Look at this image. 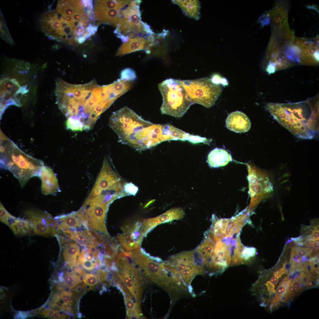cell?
Segmentation results:
<instances>
[{
	"label": "cell",
	"mask_w": 319,
	"mask_h": 319,
	"mask_svg": "<svg viewBox=\"0 0 319 319\" xmlns=\"http://www.w3.org/2000/svg\"><path fill=\"white\" fill-rule=\"evenodd\" d=\"M56 92L58 107L67 119L66 128L73 131L92 129L113 104L105 97L103 86L98 84L95 80L77 84L58 79Z\"/></svg>",
	"instance_id": "obj_1"
},
{
	"label": "cell",
	"mask_w": 319,
	"mask_h": 319,
	"mask_svg": "<svg viewBox=\"0 0 319 319\" xmlns=\"http://www.w3.org/2000/svg\"><path fill=\"white\" fill-rule=\"evenodd\" d=\"M318 96L298 102L268 103L266 107L280 124L298 138L311 139L318 134Z\"/></svg>",
	"instance_id": "obj_2"
},
{
	"label": "cell",
	"mask_w": 319,
	"mask_h": 319,
	"mask_svg": "<svg viewBox=\"0 0 319 319\" xmlns=\"http://www.w3.org/2000/svg\"><path fill=\"white\" fill-rule=\"evenodd\" d=\"M0 165L12 173L22 188L32 177L37 176L44 164L24 152L1 131Z\"/></svg>",
	"instance_id": "obj_3"
},
{
	"label": "cell",
	"mask_w": 319,
	"mask_h": 319,
	"mask_svg": "<svg viewBox=\"0 0 319 319\" xmlns=\"http://www.w3.org/2000/svg\"><path fill=\"white\" fill-rule=\"evenodd\" d=\"M158 88L162 97V114L181 117L193 104L179 80L166 79L159 84Z\"/></svg>",
	"instance_id": "obj_4"
},
{
	"label": "cell",
	"mask_w": 319,
	"mask_h": 319,
	"mask_svg": "<svg viewBox=\"0 0 319 319\" xmlns=\"http://www.w3.org/2000/svg\"><path fill=\"white\" fill-rule=\"evenodd\" d=\"M152 123L127 106L113 112L109 121L110 126L118 136V142L128 145L139 132Z\"/></svg>",
	"instance_id": "obj_5"
},
{
	"label": "cell",
	"mask_w": 319,
	"mask_h": 319,
	"mask_svg": "<svg viewBox=\"0 0 319 319\" xmlns=\"http://www.w3.org/2000/svg\"><path fill=\"white\" fill-rule=\"evenodd\" d=\"M180 81L193 104H198L207 108L215 104L222 91L219 85L207 77Z\"/></svg>",
	"instance_id": "obj_6"
},
{
	"label": "cell",
	"mask_w": 319,
	"mask_h": 319,
	"mask_svg": "<svg viewBox=\"0 0 319 319\" xmlns=\"http://www.w3.org/2000/svg\"><path fill=\"white\" fill-rule=\"evenodd\" d=\"M118 274L132 295L140 303L146 278L133 260L123 252L119 254L116 261Z\"/></svg>",
	"instance_id": "obj_7"
},
{
	"label": "cell",
	"mask_w": 319,
	"mask_h": 319,
	"mask_svg": "<svg viewBox=\"0 0 319 319\" xmlns=\"http://www.w3.org/2000/svg\"><path fill=\"white\" fill-rule=\"evenodd\" d=\"M136 264L147 279L160 286L170 295L175 292L177 287L169 271L165 268L162 263L155 261L141 252L136 254Z\"/></svg>",
	"instance_id": "obj_8"
},
{
	"label": "cell",
	"mask_w": 319,
	"mask_h": 319,
	"mask_svg": "<svg viewBox=\"0 0 319 319\" xmlns=\"http://www.w3.org/2000/svg\"><path fill=\"white\" fill-rule=\"evenodd\" d=\"M124 183L111 166L108 159H104L100 172L87 198H92L104 193H122Z\"/></svg>",
	"instance_id": "obj_9"
},
{
	"label": "cell",
	"mask_w": 319,
	"mask_h": 319,
	"mask_svg": "<svg viewBox=\"0 0 319 319\" xmlns=\"http://www.w3.org/2000/svg\"><path fill=\"white\" fill-rule=\"evenodd\" d=\"M110 203L102 195L87 198L82 207L87 214L90 228L108 236L105 224L106 214Z\"/></svg>",
	"instance_id": "obj_10"
},
{
	"label": "cell",
	"mask_w": 319,
	"mask_h": 319,
	"mask_svg": "<svg viewBox=\"0 0 319 319\" xmlns=\"http://www.w3.org/2000/svg\"><path fill=\"white\" fill-rule=\"evenodd\" d=\"M231 244L220 241L215 245L207 266V273L209 276L222 274L231 266L233 250Z\"/></svg>",
	"instance_id": "obj_11"
},
{
	"label": "cell",
	"mask_w": 319,
	"mask_h": 319,
	"mask_svg": "<svg viewBox=\"0 0 319 319\" xmlns=\"http://www.w3.org/2000/svg\"><path fill=\"white\" fill-rule=\"evenodd\" d=\"M25 217L32 225L34 233L47 237L56 235L57 220L46 211L29 210L25 212Z\"/></svg>",
	"instance_id": "obj_12"
},
{
	"label": "cell",
	"mask_w": 319,
	"mask_h": 319,
	"mask_svg": "<svg viewBox=\"0 0 319 319\" xmlns=\"http://www.w3.org/2000/svg\"><path fill=\"white\" fill-rule=\"evenodd\" d=\"M78 229L79 230L75 229L59 231L84 247L95 248L104 244L105 240L103 237L93 229L85 227Z\"/></svg>",
	"instance_id": "obj_13"
},
{
	"label": "cell",
	"mask_w": 319,
	"mask_h": 319,
	"mask_svg": "<svg viewBox=\"0 0 319 319\" xmlns=\"http://www.w3.org/2000/svg\"><path fill=\"white\" fill-rule=\"evenodd\" d=\"M178 271L181 276H189L199 268L194 251H185L171 256L167 261Z\"/></svg>",
	"instance_id": "obj_14"
},
{
	"label": "cell",
	"mask_w": 319,
	"mask_h": 319,
	"mask_svg": "<svg viewBox=\"0 0 319 319\" xmlns=\"http://www.w3.org/2000/svg\"><path fill=\"white\" fill-rule=\"evenodd\" d=\"M213 220L212 233L214 239L218 241L239 232L245 223L244 218L220 219L216 221Z\"/></svg>",
	"instance_id": "obj_15"
},
{
	"label": "cell",
	"mask_w": 319,
	"mask_h": 319,
	"mask_svg": "<svg viewBox=\"0 0 319 319\" xmlns=\"http://www.w3.org/2000/svg\"><path fill=\"white\" fill-rule=\"evenodd\" d=\"M56 230L75 229L83 227L89 228L87 216L82 207L76 211L56 217Z\"/></svg>",
	"instance_id": "obj_16"
},
{
	"label": "cell",
	"mask_w": 319,
	"mask_h": 319,
	"mask_svg": "<svg viewBox=\"0 0 319 319\" xmlns=\"http://www.w3.org/2000/svg\"><path fill=\"white\" fill-rule=\"evenodd\" d=\"M185 214L183 209L180 207L172 208L157 217L147 219L142 222L141 226L144 236L159 224L183 218Z\"/></svg>",
	"instance_id": "obj_17"
},
{
	"label": "cell",
	"mask_w": 319,
	"mask_h": 319,
	"mask_svg": "<svg viewBox=\"0 0 319 319\" xmlns=\"http://www.w3.org/2000/svg\"><path fill=\"white\" fill-rule=\"evenodd\" d=\"M267 55L268 62L265 71L269 74L294 65L288 59L284 51L280 47L272 46Z\"/></svg>",
	"instance_id": "obj_18"
},
{
	"label": "cell",
	"mask_w": 319,
	"mask_h": 319,
	"mask_svg": "<svg viewBox=\"0 0 319 319\" xmlns=\"http://www.w3.org/2000/svg\"><path fill=\"white\" fill-rule=\"evenodd\" d=\"M58 235L56 236L63 250V255L68 268L73 269L76 265L77 256L80 254V247L77 242L65 235L66 237Z\"/></svg>",
	"instance_id": "obj_19"
},
{
	"label": "cell",
	"mask_w": 319,
	"mask_h": 319,
	"mask_svg": "<svg viewBox=\"0 0 319 319\" xmlns=\"http://www.w3.org/2000/svg\"><path fill=\"white\" fill-rule=\"evenodd\" d=\"M37 176L41 180V191L43 194L46 195L53 194L60 190L56 177L50 167L44 165Z\"/></svg>",
	"instance_id": "obj_20"
},
{
	"label": "cell",
	"mask_w": 319,
	"mask_h": 319,
	"mask_svg": "<svg viewBox=\"0 0 319 319\" xmlns=\"http://www.w3.org/2000/svg\"><path fill=\"white\" fill-rule=\"evenodd\" d=\"M227 128L236 133H245L250 129L251 122L248 116L240 111H236L231 113L226 121Z\"/></svg>",
	"instance_id": "obj_21"
},
{
	"label": "cell",
	"mask_w": 319,
	"mask_h": 319,
	"mask_svg": "<svg viewBox=\"0 0 319 319\" xmlns=\"http://www.w3.org/2000/svg\"><path fill=\"white\" fill-rule=\"evenodd\" d=\"M141 1L132 0L127 6L121 11L123 17L127 19L146 33L149 34V27L141 20L139 4Z\"/></svg>",
	"instance_id": "obj_22"
},
{
	"label": "cell",
	"mask_w": 319,
	"mask_h": 319,
	"mask_svg": "<svg viewBox=\"0 0 319 319\" xmlns=\"http://www.w3.org/2000/svg\"><path fill=\"white\" fill-rule=\"evenodd\" d=\"M256 253V249L255 248L245 247L242 244L240 240L238 241L233 250L231 266L250 263L253 261Z\"/></svg>",
	"instance_id": "obj_23"
},
{
	"label": "cell",
	"mask_w": 319,
	"mask_h": 319,
	"mask_svg": "<svg viewBox=\"0 0 319 319\" xmlns=\"http://www.w3.org/2000/svg\"><path fill=\"white\" fill-rule=\"evenodd\" d=\"M206 235L204 241L194 251L195 257L207 271L209 261L214 252L215 244L211 232L209 231Z\"/></svg>",
	"instance_id": "obj_24"
},
{
	"label": "cell",
	"mask_w": 319,
	"mask_h": 319,
	"mask_svg": "<svg viewBox=\"0 0 319 319\" xmlns=\"http://www.w3.org/2000/svg\"><path fill=\"white\" fill-rule=\"evenodd\" d=\"M148 42V38L146 39L144 37L140 36L132 37L121 45L115 56L123 55L142 50L145 51Z\"/></svg>",
	"instance_id": "obj_25"
},
{
	"label": "cell",
	"mask_w": 319,
	"mask_h": 319,
	"mask_svg": "<svg viewBox=\"0 0 319 319\" xmlns=\"http://www.w3.org/2000/svg\"><path fill=\"white\" fill-rule=\"evenodd\" d=\"M95 19L99 22L116 26L123 17L121 9H112L94 11Z\"/></svg>",
	"instance_id": "obj_26"
},
{
	"label": "cell",
	"mask_w": 319,
	"mask_h": 319,
	"mask_svg": "<svg viewBox=\"0 0 319 319\" xmlns=\"http://www.w3.org/2000/svg\"><path fill=\"white\" fill-rule=\"evenodd\" d=\"M232 160L231 155L225 150L216 148L208 154L207 162L211 167H217L226 165Z\"/></svg>",
	"instance_id": "obj_27"
},
{
	"label": "cell",
	"mask_w": 319,
	"mask_h": 319,
	"mask_svg": "<svg viewBox=\"0 0 319 319\" xmlns=\"http://www.w3.org/2000/svg\"><path fill=\"white\" fill-rule=\"evenodd\" d=\"M58 2L57 10L64 17L72 16L77 12L83 11V4L80 1H62Z\"/></svg>",
	"instance_id": "obj_28"
},
{
	"label": "cell",
	"mask_w": 319,
	"mask_h": 319,
	"mask_svg": "<svg viewBox=\"0 0 319 319\" xmlns=\"http://www.w3.org/2000/svg\"><path fill=\"white\" fill-rule=\"evenodd\" d=\"M134 224L123 229V233L117 236L120 243L125 249L129 251L137 249L139 246L136 242L133 233Z\"/></svg>",
	"instance_id": "obj_29"
},
{
	"label": "cell",
	"mask_w": 319,
	"mask_h": 319,
	"mask_svg": "<svg viewBox=\"0 0 319 319\" xmlns=\"http://www.w3.org/2000/svg\"><path fill=\"white\" fill-rule=\"evenodd\" d=\"M9 226L14 234L17 236L27 235L34 233L32 225L27 219L17 218Z\"/></svg>",
	"instance_id": "obj_30"
},
{
	"label": "cell",
	"mask_w": 319,
	"mask_h": 319,
	"mask_svg": "<svg viewBox=\"0 0 319 319\" xmlns=\"http://www.w3.org/2000/svg\"><path fill=\"white\" fill-rule=\"evenodd\" d=\"M130 0H97L94 11H100L112 9H121L127 5Z\"/></svg>",
	"instance_id": "obj_31"
},
{
	"label": "cell",
	"mask_w": 319,
	"mask_h": 319,
	"mask_svg": "<svg viewBox=\"0 0 319 319\" xmlns=\"http://www.w3.org/2000/svg\"><path fill=\"white\" fill-rule=\"evenodd\" d=\"M185 14L197 19L198 17L199 5L197 1H175Z\"/></svg>",
	"instance_id": "obj_32"
},
{
	"label": "cell",
	"mask_w": 319,
	"mask_h": 319,
	"mask_svg": "<svg viewBox=\"0 0 319 319\" xmlns=\"http://www.w3.org/2000/svg\"><path fill=\"white\" fill-rule=\"evenodd\" d=\"M102 252L100 253L103 255L113 259L115 261L119 245L115 241L107 242L104 244Z\"/></svg>",
	"instance_id": "obj_33"
},
{
	"label": "cell",
	"mask_w": 319,
	"mask_h": 319,
	"mask_svg": "<svg viewBox=\"0 0 319 319\" xmlns=\"http://www.w3.org/2000/svg\"><path fill=\"white\" fill-rule=\"evenodd\" d=\"M297 247L292 248V249L290 261L291 264L290 273L297 270L302 263L301 258L297 253Z\"/></svg>",
	"instance_id": "obj_34"
},
{
	"label": "cell",
	"mask_w": 319,
	"mask_h": 319,
	"mask_svg": "<svg viewBox=\"0 0 319 319\" xmlns=\"http://www.w3.org/2000/svg\"><path fill=\"white\" fill-rule=\"evenodd\" d=\"M16 218L6 210L2 203L0 202V220L1 222L9 226Z\"/></svg>",
	"instance_id": "obj_35"
},
{
	"label": "cell",
	"mask_w": 319,
	"mask_h": 319,
	"mask_svg": "<svg viewBox=\"0 0 319 319\" xmlns=\"http://www.w3.org/2000/svg\"><path fill=\"white\" fill-rule=\"evenodd\" d=\"M77 272L75 270L73 273L66 274L65 278V282L68 287L71 289L74 288L82 281L80 276L77 275Z\"/></svg>",
	"instance_id": "obj_36"
},
{
	"label": "cell",
	"mask_w": 319,
	"mask_h": 319,
	"mask_svg": "<svg viewBox=\"0 0 319 319\" xmlns=\"http://www.w3.org/2000/svg\"><path fill=\"white\" fill-rule=\"evenodd\" d=\"M120 79L134 81L136 79L135 71L131 69L127 68L121 72Z\"/></svg>",
	"instance_id": "obj_37"
},
{
	"label": "cell",
	"mask_w": 319,
	"mask_h": 319,
	"mask_svg": "<svg viewBox=\"0 0 319 319\" xmlns=\"http://www.w3.org/2000/svg\"><path fill=\"white\" fill-rule=\"evenodd\" d=\"M138 190V187L131 183L124 184L123 191L125 196L132 195H135Z\"/></svg>",
	"instance_id": "obj_38"
},
{
	"label": "cell",
	"mask_w": 319,
	"mask_h": 319,
	"mask_svg": "<svg viewBox=\"0 0 319 319\" xmlns=\"http://www.w3.org/2000/svg\"><path fill=\"white\" fill-rule=\"evenodd\" d=\"M85 284L90 287L94 286L98 282V279L97 276L92 274H88L83 279Z\"/></svg>",
	"instance_id": "obj_39"
},
{
	"label": "cell",
	"mask_w": 319,
	"mask_h": 319,
	"mask_svg": "<svg viewBox=\"0 0 319 319\" xmlns=\"http://www.w3.org/2000/svg\"><path fill=\"white\" fill-rule=\"evenodd\" d=\"M72 295L71 292L64 290L61 292L60 296L65 303L71 304L72 302Z\"/></svg>",
	"instance_id": "obj_40"
},
{
	"label": "cell",
	"mask_w": 319,
	"mask_h": 319,
	"mask_svg": "<svg viewBox=\"0 0 319 319\" xmlns=\"http://www.w3.org/2000/svg\"><path fill=\"white\" fill-rule=\"evenodd\" d=\"M299 276L301 282L306 287H310L313 286L311 278L306 274L301 272Z\"/></svg>",
	"instance_id": "obj_41"
},
{
	"label": "cell",
	"mask_w": 319,
	"mask_h": 319,
	"mask_svg": "<svg viewBox=\"0 0 319 319\" xmlns=\"http://www.w3.org/2000/svg\"><path fill=\"white\" fill-rule=\"evenodd\" d=\"M296 249L299 256L301 258L303 256L310 253L312 249L309 248H301L297 247Z\"/></svg>",
	"instance_id": "obj_42"
},
{
	"label": "cell",
	"mask_w": 319,
	"mask_h": 319,
	"mask_svg": "<svg viewBox=\"0 0 319 319\" xmlns=\"http://www.w3.org/2000/svg\"><path fill=\"white\" fill-rule=\"evenodd\" d=\"M310 235L312 238V241L319 240V225L314 227V228L312 232Z\"/></svg>",
	"instance_id": "obj_43"
},
{
	"label": "cell",
	"mask_w": 319,
	"mask_h": 319,
	"mask_svg": "<svg viewBox=\"0 0 319 319\" xmlns=\"http://www.w3.org/2000/svg\"><path fill=\"white\" fill-rule=\"evenodd\" d=\"M61 297L58 293L54 294L51 297L49 303L50 306L52 307L57 304L60 300Z\"/></svg>",
	"instance_id": "obj_44"
},
{
	"label": "cell",
	"mask_w": 319,
	"mask_h": 319,
	"mask_svg": "<svg viewBox=\"0 0 319 319\" xmlns=\"http://www.w3.org/2000/svg\"><path fill=\"white\" fill-rule=\"evenodd\" d=\"M84 12L83 11L77 12L74 13L72 17L74 22L79 21L82 18V16L84 15Z\"/></svg>",
	"instance_id": "obj_45"
},
{
	"label": "cell",
	"mask_w": 319,
	"mask_h": 319,
	"mask_svg": "<svg viewBox=\"0 0 319 319\" xmlns=\"http://www.w3.org/2000/svg\"><path fill=\"white\" fill-rule=\"evenodd\" d=\"M304 239V237L301 235L296 237L291 238L292 241L294 242L297 245L300 246L303 245Z\"/></svg>",
	"instance_id": "obj_46"
},
{
	"label": "cell",
	"mask_w": 319,
	"mask_h": 319,
	"mask_svg": "<svg viewBox=\"0 0 319 319\" xmlns=\"http://www.w3.org/2000/svg\"><path fill=\"white\" fill-rule=\"evenodd\" d=\"M55 311L53 309H49L44 310L43 312L42 315L47 317L52 318L53 316Z\"/></svg>",
	"instance_id": "obj_47"
},
{
	"label": "cell",
	"mask_w": 319,
	"mask_h": 319,
	"mask_svg": "<svg viewBox=\"0 0 319 319\" xmlns=\"http://www.w3.org/2000/svg\"><path fill=\"white\" fill-rule=\"evenodd\" d=\"M221 78L217 74H215L213 76L211 80L214 84L219 85L220 83Z\"/></svg>",
	"instance_id": "obj_48"
},
{
	"label": "cell",
	"mask_w": 319,
	"mask_h": 319,
	"mask_svg": "<svg viewBox=\"0 0 319 319\" xmlns=\"http://www.w3.org/2000/svg\"><path fill=\"white\" fill-rule=\"evenodd\" d=\"M319 240L312 241L310 243L309 247L314 249H319Z\"/></svg>",
	"instance_id": "obj_49"
},
{
	"label": "cell",
	"mask_w": 319,
	"mask_h": 319,
	"mask_svg": "<svg viewBox=\"0 0 319 319\" xmlns=\"http://www.w3.org/2000/svg\"><path fill=\"white\" fill-rule=\"evenodd\" d=\"M69 287L65 282H60L59 283L57 286V289L59 290H63Z\"/></svg>",
	"instance_id": "obj_50"
},
{
	"label": "cell",
	"mask_w": 319,
	"mask_h": 319,
	"mask_svg": "<svg viewBox=\"0 0 319 319\" xmlns=\"http://www.w3.org/2000/svg\"><path fill=\"white\" fill-rule=\"evenodd\" d=\"M297 245L294 242L292 241L286 244V245L285 246V249H287L288 248H293L294 247H297Z\"/></svg>",
	"instance_id": "obj_51"
},
{
	"label": "cell",
	"mask_w": 319,
	"mask_h": 319,
	"mask_svg": "<svg viewBox=\"0 0 319 319\" xmlns=\"http://www.w3.org/2000/svg\"><path fill=\"white\" fill-rule=\"evenodd\" d=\"M85 287H86V286L84 284L78 285L77 286L76 285V287L74 289V291L77 293H79Z\"/></svg>",
	"instance_id": "obj_52"
},
{
	"label": "cell",
	"mask_w": 319,
	"mask_h": 319,
	"mask_svg": "<svg viewBox=\"0 0 319 319\" xmlns=\"http://www.w3.org/2000/svg\"><path fill=\"white\" fill-rule=\"evenodd\" d=\"M75 270L77 273L82 276H85L87 275V274L84 272V271L82 270L80 268H76L75 269Z\"/></svg>",
	"instance_id": "obj_53"
},
{
	"label": "cell",
	"mask_w": 319,
	"mask_h": 319,
	"mask_svg": "<svg viewBox=\"0 0 319 319\" xmlns=\"http://www.w3.org/2000/svg\"><path fill=\"white\" fill-rule=\"evenodd\" d=\"M270 281L273 284L276 285L278 281V278L275 276H274L271 278Z\"/></svg>",
	"instance_id": "obj_54"
},
{
	"label": "cell",
	"mask_w": 319,
	"mask_h": 319,
	"mask_svg": "<svg viewBox=\"0 0 319 319\" xmlns=\"http://www.w3.org/2000/svg\"><path fill=\"white\" fill-rule=\"evenodd\" d=\"M52 318L53 319H60V313L59 311H55L53 316L52 317Z\"/></svg>",
	"instance_id": "obj_55"
},
{
	"label": "cell",
	"mask_w": 319,
	"mask_h": 319,
	"mask_svg": "<svg viewBox=\"0 0 319 319\" xmlns=\"http://www.w3.org/2000/svg\"><path fill=\"white\" fill-rule=\"evenodd\" d=\"M289 276H286L282 280V281L280 283V284H284L287 282L288 281L289 278Z\"/></svg>",
	"instance_id": "obj_56"
},
{
	"label": "cell",
	"mask_w": 319,
	"mask_h": 319,
	"mask_svg": "<svg viewBox=\"0 0 319 319\" xmlns=\"http://www.w3.org/2000/svg\"><path fill=\"white\" fill-rule=\"evenodd\" d=\"M220 83L224 86L227 85L228 82L227 79L225 78H222L220 80Z\"/></svg>",
	"instance_id": "obj_57"
},
{
	"label": "cell",
	"mask_w": 319,
	"mask_h": 319,
	"mask_svg": "<svg viewBox=\"0 0 319 319\" xmlns=\"http://www.w3.org/2000/svg\"><path fill=\"white\" fill-rule=\"evenodd\" d=\"M282 275L279 271H275L274 273V275L278 279L281 277Z\"/></svg>",
	"instance_id": "obj_58"
},
{
	"label": "cell",
	"mask_w": 319,
	"mask_h": 319,
	"mask_svg": "<svg viewBox=\"0 0 319 319\" xmlns=\"http://www.w3.org/2000/svg\"><path fill=\"white\" fill-rule=\"evenodd\" d=\"M18 315L19 318L20 317H21L22 318H25L27 316L26 313L22 312H20Z\"/></svg>",
	"instance_id": "obj_59"
},
{
	"label": "cell",
	"mask_w": 319,
	"mask_h": 319,
	"mask_svg": "<svg viewBox=\"0 0 319 319\" xmlns=\"http://www.w3.org/2000/svg\"><path fill=\"white\" fill-rule=\"evenodd\" d=\"M278 271H279L282 274H284L286 272L285 269L283 268L279 269Z\"/></svg>",
	"instance_id": "obj_60"
},
{
	"label": "cell",
	"mask_w": 319,
	"mask_h": 319,
	"mask_svg": "<svg viewBox=\"0 0 319 319\" xmlns=\"http://www.w3.org/2000/svg\"><path fill=\"white\" fill-rule=\"evenodd\" d=\"M166 263H168V264H170V265H171V266H172L173 267V266H172V265H171V264H170V263H168V262H167L166 261ZM174 268H175V269H176V268H175V267H174ZM178 274H179V273H178ZM179 276H180V275H179ZM181 280H182V279H181ZM183 284H184V283H183ZM184 286H185V290H187H187H188V288H187V287H186V286H185V284H184Z\"/></svg>",
	"instance_id": "obj_61"
}]
</instances>
